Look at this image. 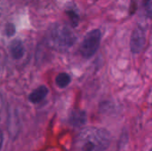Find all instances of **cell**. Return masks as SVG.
<instances>
[{"label":"cell","mask_w":152,"mask_h":151,"mask_svg":"<svg viewBox=\"0 0 152 151\" xmlns=\"http://www.w3.org/2000/svg\"><path fill=\"white\" fill-rule=\"evenodd\" d=\"M86 120V117L85 112L83 111H75L71 116V122L76 126H79L85 124Z\"/></svg>","instance_id":"ba28073f"},{"label":"cell","mask_w":152,"mask_h":151,"mask_svg":"<svg viewBox=\"0 0 152 151\" xmlns=\"http://www.w3.org/2000/svg\"><path fill=\"white\" fill-rule=\"evenodd\" d=\"M102 33L99 29H93L89 31L84 37L80 47L79 52L84 58H91L94 56L101 44Z\"/></svg>","instance_id":"3957f363"},{"label":"cell","mask_w":152,"mask_h":151,"mask_svg":"<svg viewBox=\"0 0 152 151\" xmlns=\"http://www.w3.org/2000/svg\"><path fill=\"white\" fill-rule=\"evenodd\" d=\"M143 4H144V7H145L148 16H151V0H143Z\"/></svg>","instance_id":"8fae6325"},{"label":"cell","mask_w":152,"mask_h":151,"mask_svg":"<svg viewBox=\"0 0 152 151\" xmlns=\"http://www.w3.org/2000/svg\"><path fill=\"white\" fill-rule=\"evenodd\" d=\"M77 41L74 32L65 24H54L47 33L48 44L58 51L69 50Z\"/></svg>","instance_id":"7a4b0ae2"},{"label":"cell","mask_w":152,"mask_h":151,"mask_svg":"<svg viewBox=\"0 0 152 151\" xmlns=\"http://www.w3.org/2000/svg\"><path fill=\"white\" fill-rule=\"evenodd\" d=\"M2 144H3V134H2V132L0 131V150H1Z\"/></svg>","instance_id":"7c38bea8"},{"label":"cell","mask_w":152,"mask_h":151,"mask_svg":"<svg viewBox=\"0 0 152 151\" xmlns=\"http://www.w3.org/2000/svg\"><path fill=\"white\" fill-rule=\"evenodd\" d=\"M48 92V88L45 85H40L29 94L28 100L32 103H38L47 96Z\"/></svg>","instance_id":"5b68a950"},{"label":"cell","mask_w":152,"mask_h":151,"mask_svg":"<svg viewBox=\"0 0 152 151\" xmlns=\"http://www.w3.org/2000/svg\"><path fill=\"white\" fill-rule=\"evenodd\" d=\"M68 14H69V18H70V20H71V21H72V24H73L74 26H77V25L78 24V20H79L78 16H77L74 12H68Z\"/></svg>","instance_id":"9c48e42d"},{"label":"cell","mask_w":152,"mask_h":151,"mask_svg":"<svg viewBox=\"0 0 152 151\" xmlns=\"http://www.w3.org/2000/svg\"><path fill=\"white\" fill-rule=\"evenodd\" d=\"M110 133L101 128L86 127L77 135L75 142L77 151H104L110 145Z\"/></svg>","instance_id":"6da1fadb"},{"label":"cell","mask_w":152,"mask_h":151,"mask_svg":"<svg viewBox=\"0 0 152 151\" xmlns=\"http://www.w3.org/2000/svg\"><path fill=\"white\" fill-rule=\"evenodd\" d=\"M5 32H6V35L8 36H11L14 35V33H15V27H14V25L11 24V23L8 24L6 26V28H5Z\"/></svg>","instance_id":"30bf717a"},{"label":"cell","mask_w":152,"mask_h":151,"mask_svg":"<svg viewBox=\"0 0 152 151\" xmlns=\"http://www.w3.org/2000/svg\"><path fill=\"white\" fill-rule=\"evenodd\" d=\"M55 82H56V85H57L58 87H60V88H65V87H67L70 84L71 78H70V77H69V74H67L65 72H62V73H60L56 77Z\"/></svg>","instance_id":"52a82bcc"},{"label":"cell","mask_w":152,"mask_h":151,"mask_svg":"<svg viewBox=\"0 0 152 151\" xmlns=\"http://www.w3.org/2000/svg\"><path fill=\"white\" fill-rule=\"evenodd\" d=\"M10 53L13 59H20L24 55V46L20 40L15 39L10 44Z\"/></svg>","instance_id":"8992f818"},{"label":"cell","mask_w":152,"mask_h":151,"mask_svg":"<svg viewBox=\"0 0 152 151\" xmlns=\"http://www.w3.org/2000/svg\"><path fill=\"white\" fill-rule=\"evenodd\" d=\"M146 43V30L143 28L137 27L134 29L131 39H130V49L132 53H140Z\"/></svg>","instance_id":"277c9868"}]
</instances>
